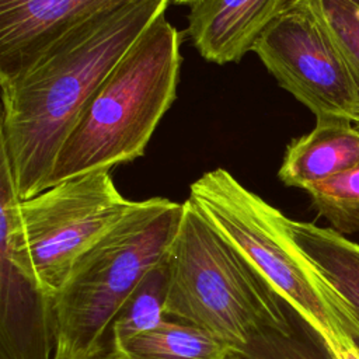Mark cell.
<instances>
[{
	"label": "cell",
	"instance_id": "obj_2",
	"mask_svg": "<svg viewBox=\"0 0 359 359\" xmlns=\"http://www.w3.org/2000/svg\"><path fill=\"white\" fill-rule=\"evenodd\" d=\"M164 313L226 344L236 356L293 331L279 296L191 199L165 255Z\"/></svg>",
	"mask_w": 359,
	"mask_h": 359
},
{
	"label": "cell",
	"instance_id": "obj_14",
	"mask_svg": "<svg viewBox=\"0 0 359 359\" xmlns=\"http://www.w3.org/2000/svg\"><path fill=\"white\" fill-rule=\"evenodd\" d=\"M167 292L165 258L140 282L112 323L109 342L116 344L139 332L151 330L167 320L164 302Z\"/></svg>",
	"mask_w": 359,
	"mask_h": 359
},
{
	"label": "cell",
	"instance_id": "obj_8",
	"mask_svg": "<svg viewBox=\"0 0 359 359\" xmlns=\"http://www.w3.org/2000/svg\"><path fill=\"white\" fill-rule=\"evenodd\" d=\"M126 0H0V80L22 72L65 32Z\"/></svg>",
	"mask_w": 359,
	"mask_h": 359
},
{
	"label": "cell",
	"instance_id": "obj_3",
	"mask_svg": "<svg viewBox=\"0 0 359 359\" xmlns=\"http://www.w3.org/2000/svg\"><path fill=\"white\" fill-rule=\"evenodd\" d=\"M180 32L157 15L104 77L60 147L48 188L144 154L180 79Z\"/></svg>",
	"mask_w": 359,
	"mask_h": 359
},
{
	"label": "cell",
	"instance_id": "obj_6",
	"mask_svg": "<svg viewBox=\"0 0 359 359\" xmlns=\"http://www.w3.org/2000/svg\"><path fill=\"white\" fill-rule=\"evenodd\" d=\"M109 170L77 175L21 201L0 153V254L49 299L79 258L129 209Z\"/></svg>",
	"mask_w": 359,
	"mask_h": 359
},
{
	"label": "cell",
	"instance_id": "obj_19",
	"mask_svg": "<svg viewBox=\"0 0 359 359\" xmlns=\"http://www.w3.org/2000/svg\"><path fill=\"white\" fill-rule=\"evenodd\" d=\"M172 1H175V3H192V1H195V0H172Z\"/></svg>",
	"mask_w": 359,
	"mask_h": 359
},
{
	"label": "cell",
	"instance_id": "obj_17",
	"mask_svg": "<svg viewBox=\"0 0 359 359\" xmlns=\"http://www.w3.org/2000/svg\"><path fill=\"white\" fill-rule=\"evenodd\" d=\"M331 359H359V342L344 339L325 349Z\"/></svg>",
	"mask_w": 359,
	"mask_h": 359
},
{
	"label": "cell",
	"instance_id": "obj_13",
	"mask_svg": "<svg viewBox=\"0 0 359 359\" xmlns=\"http://www.w3.org/2000/svg\"><path fill=\"white\" fill-rule=\"evenodd\" d=\"M121 359H231L233 351L206 331L164 320L157 327L111 344Z\"/></svg>",
	"mask_w": 359,
	"mask_h": 359
},
{
	"label": "cell",
	"instance_id": "obj_16",
	"mask_svg": "<svg viewBox=\"0 0 359 359\" xmlns=\"http://www.w3.org/2000/svg\"><path fill=\"white\" fill-rule=\"evenodd\" d=\"M341 49L359 94V0H307ZM359 128V121L355 123Z\"/></svg>",
	"mask_w": 359,
	"mask_h": 359
},
{
	"label": "cell",
	"instance_id": "obj_18",
	"mask_svg": "<svg viewBox=\"0 0 359 359\" xmlns=\"http://www.w3.org/2000/svg\"><path fill=\"white\" fill-rule=\"evenodd\" d=\"M73 359H121V358H119V353L116 352V349L109 342L97 352H93V353H88L84 356H79V358H73Z\"/></svg>",
	"mask_w": 359,
	"mask_h": 359
},
{
	"label": "cell",
	"instance_id": "obj_12",
	"mask_svg": "<svg viewBox=\"0 0 359 359\" xmlns=\"http://www.w3.org/2000/svg\"><path fill=\"white\" fill-rule=\"evenodd\" d=\"M287 230L359 321V244L331 227L286 219Z\"/></svg>",
	"mask_w": 359,
	"mask_h": 359
},
{
	"label": "cell",
	"instance_id": "obj_15",
	"mask_svg": "<svg viewBox=\"0 0 359 359\" xmlns=\"http://www.w3.org/2000/svg\"><path fill=\"white\" fill-rule=\"evenodd\" d=\"M313 208L341 234L359 231V164L306 191Z\"/></svg>",
	"mask_w": 359,
	"mask_h": 359
},
{
	"label": "cell",
	"instance_id": "obj_11",
	"mask_svg": "<svg viewBox=\"0 0 359 359\" xmlns=\"http://www.w3.org/2000/svg\"><path fill=\"white\" fill-rule=\"evenodd\" d=\"M359 164V128L349 121L317 119L316 126L286 149L278 171L287 187L309 188Z\"/></svg>",
	"mask_w": 359,
	"mask_h": 359
},
{
	"label": "cell",
	"instance_id": "obj_5",
	"mask_svg": "<svg viewBox=\"0 0 359 359\" xmlns=\"http://www.w3.org/2000/svg\"><path fill=\"white\" fill-rule=\"evenodd\" d=\"M203 216L317 334L324 348L359 342V321L292 238L286 216L241 185L227 170L206 171L189 198Z\"/></svg>",
	"mask_w": 359,
	"mask_h": 359
},
{
	"label": "cell",
	"instance_id": "obj_7",
	"mask_svg": "<svg viewBox=\"0 0 359 359\" xmlns=\"http://www.w3.org/2000/svg\"><path fill=\"white\" fill-rule=\"evenodd\" d=\"M252 52L316 119L359 121V94L349 66L307 0H292Z\"/></svg>",
	"mask_w": 359,
	"mask_h": 359
},
{
	"label": "cell",
	"instance_id": "obj_1",
	"mask_svg": "<svg viewBox=\"0 0 359 359\" xmlns=\"http://www.w3.org/2000/svg\"><path fill=\"white\" fill-rule=\"evenodd\" d=\"M171 0H126L73 27L18 74L0 80V153L21 201L48 188L87 101Z\"/></svg>",
	"mask_w": 359,
	"mask_h": 359
},
{
	"label": "cell",
	"instance_id": "obj_20",
	"mask_svg": "<svg viewBox=\"0 0 359 359\" xmlns=\"http://www.w3.org/2000/svg\"><path fill=\"white\" fill-rule=\"evenodd\" d=\"M231 359H251V358H238V356H236V358H231Z\"/></svg>",
	"mask_w": 359,
	"mask_h": 359
},
{
	"label": "cell",
	"instance_id": "obj_4",
	"mask_svg": "<svg viewBox=\"0 0 359 359\" xmlns=\"http://www.w3.org/2000/svg\"><path fill=\"white\" fill-rule=\"evenodd\" d=\"M182 215L184 202H132L79 258L52 299V359L84 356L109 344L112 323L147 273L164 261Z\"/></svg>",
	"mask_w": 359,
	"mask_h": 359
},
{
	"label": "cell",
	"instance_id": "obj_10",
	"mask_svg": "<svg viewBox=\"0 0 359 359\" xmlns=\"http://www.w3.org/2000/svg\"><path fill=\"white\" fill-rule=\"evenodd\" d=\"M0 359H52V299L0 254Z\"/></svg>",
	"mask_w": 359,
	"mask_h": 359
},
{
	"label": "cell",
	"instance_id": "obj_9",
	"mask_svg": "<svg viewBox=\"0 0 359 359\" xmlns=\"http://www.w3.org/2000/svg\"><path fill=\"white\" fill-rule=\"evenodd\" d=\"M292 0H195L187 34L209 62H240Z\"/></svg>",
	"mask_w": 359,
	"mask_h": 359
}]
</instances>
